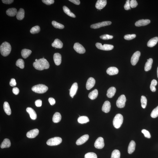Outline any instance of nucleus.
Here are the masks:
<instances>
[{
    "label": "nucleus",
    "mask_w": 158,
    "mask_h": 158,
    "mask_svg": "<svg viewBox=\"0 0 158 158\" xmlns=\"http://www.w3.org/2000/svg\"><path fill=\"white\" fill-rule=\"evenodd\" d=\"M151 116L153 118H156L158 116V106L152 111L151 114Z\"/></svg>",
    "instance_id": "37998d69"
},
{
    "label": "nucleus",
    "mask_w": 158,
    "mask_h": 158,
    "mask_svg": "<svg viewBox=\"0 0 158 158\" xmlns=\"http://www.w3.org/2000/svg\"><path fill=\"white\" fill-rule=\"evenodd\" d=\"M47 86L43 84H39L34 86L32 88V90L34 92L38 94H43L48 90Z\"/></svg>",
    "instance_id": "7ed1b4c3"
},
{
    "label": "nucleus",
    "mask_w": 158,
    "mask_h": 158,
    "mask_svg": "<svg viewBox=\"0 0 158 158\" xmlns=\"http://www.w3.org/2000/svg\"><path fill=\"white\" fill-rule=\"evenodd\" d=\"M123 115L120 114L116 115L113 119V123L114 127L116 128H120L123 124Z\"/></svg>",
    "instance_id": "20e7f679"
},
{
    "label": "nucleus",
    "mask_w": 158,
    "mask_h": 158,
    "mask_svg": "<svg viewBox=\"0 0 158 158\" xmlns=\"http://www.w3.org/2000/svg\"><path fill=\"white\" fill-rule=\"evenodd\" d=\"M111 24L112 22L110 21H105V22L92 24L91 26V28L94 29H98L101 27L110 25Z\"/></svg>",
    "instance_id": "6e6552de"
},
{
    "label": "nucleus",
    "mask_w": 158,
    "mask_h": 158,
    "mask_svg": "<svg viewBox=\"0 0 158 158\" xmlns=\"http://www.w3.org/2000/svg\"><path fill=\"white\" fill-rule=\"evenodd\" d=\"M62 141V139L60 137H55L48 140L47 144L50 146H55L61 144Z\"/></svg>",
    "instance_id": "39448f33"
},
{
    "label": "nucleus",
    "mask_w": 158,
    "mask_h": 158,
    "mask_svg": "<svg viewBox=\"0 0 158 158\" xmlns=\"http://www.w3.org/2000/svg\"><path fill=\"white\" fill-rule=\"evenodd\" d=\"M126 101V97L125 95H120L117 101V106L119 108H123L125 106Z\"/></svg>",
    "instance_id": "423d86ee"
},
{
    "label": "nucleus",
    "mask_w": 158,
    "mask_h": 158,
    "mask_svg": "<svg viewBox=\"0 0 158 158\" xmlns=\"http://www.w3.org/2000/svg\"><path fill=\"white\" fill-rule=\"evenodd\" d=\"M17 10L15 8H11L7 10L6 12V14L10 17H14L17 15Z\"/></svg>",
    "instance_id": "b1692460"
},
{
    "label": "nucleus",
    "mask_w": 158,
    "mask_h": 158,
    "mask_svg": "<svg viewBox=\"0 0 158 158\" xmlns=\"http://www.w3.org/2000/svg\"><path fill=\"white\" fill-rule=\"evenodd\" d=\"M110 108L111 104L110 102L108 101H105L102 106V111L105 113H108L110 111Z\"/></svg>",
    "instance_id": "aec40b11"
},
{
    "label": "nucleus",
    "mask_w": 158,
    "mask_h": 158,
    "mask_svg": "<svg viewBox=\"0 0 158 158\" xmlns=\"http://www.w3.org/2000/svg\"><path fill=\"white\" fill-rule=\"evenodd\" d=\"M89 136L88 135L85 134L83 135L76 141V145H80L84 144L89 139Z\"/></svg>",
    "instance_id": "ddd939ff"
},
{
    "label": "nucleus",
    "mask_w": 158,
    "mask_h": 158,
    "mask_svg": "<svg viewBox=\"0 0 158 158\" xmlns=\"http://www.w3.org/2000/svg\"><path fill=\"white\" fill-rule=\"evenodd\" d=\"M136 37V35L135 34H127L125 35L124 37V38L126 40H130L135 38Z\"/></svg>",
    "instance_id": "c03bdc74"
},
{
    "label": "nucleus",
    "mask_w": 158,
    "mask_h": 158,
    "mask_svg": "<svg viewBox=\"0 0 158 158\" xmlns=\"http://www.w3.org/2000/svg\"><path fill=\"white\" fill-rule=\"evenodd\" d=\"M84 158H97V156L95 153L89 152L85 155Z\"/></svg>",
    "instance_id": "79ce46f5"
},
{
    "label": "nucleus",
    "mask_w": 158,
    "mask_h": 158,
    "mask_svg": "<svg viewBox=\"0 0 158 158\" xmlns=\"http://www.w3.org/2000/svg\"><path fill=\"white\" fill-rule=\"evenodd\" d=\"M141 103L142 107L143 108H145L147 103V100L146 97L144 95L141 96Z\"/></svg>",
    "instance_id": "ea45409f"
},
{
    "label": "nucleus",
    "mask_w": 158,
    "mask_h": 158,
    "mask_svg": "<svg viewBox=\"0 0 158 158\" xmlns=\"http://www.w3.org/2000/svg\"><path fill=\"white\" fill-rule=\"evenodd\" d=\"M32 53L31 50L25 49L22 50L21 54L23 58L26 59Z\"/></svg>",
    "instance_id": "7c9ffc66"
},
{
    "label": "nucleus",
    "mask_w": 158,
    "mask_h": 158,
    "mask_svg": "<svg viewBox=\"0 0 158 158\" xmlns=\"http://www.w3.org/2000/svg\"><path fill=\"white\" fill-rule=\"evenodd\" d=\"M25 16V12L24 10L22 8H20L18 11L16 17L18 20H22L23 19Z\"/></svg>",
    "instance_id": "a878e982"
},
{
    "label": "nucleus",
    "mask_w": 158,
    "mask_h": 158,
    "mask_svg": "<svg viewBox=\"0 0 158 158\" xmlns=\"http://www.w3.org/2000/svg\"><path fill=\"white\" fill-rule=\"evenodd\" d=\"M13 0H2L3 3L6 4H10L14 1Z\"/></svg>",
    "instance_id": "6e6d98bb"
},
{
    "label": "nucleus",
    "mask_w": 158,
    "mask_h": 158,
    "mask_svg": "<svg viewBox=\"0 0 158 158\" xmlns=\"http://www.w3.org/2000/svg\"><path fill=\"white\" fill-rule=\"evenodd\" d=\"M69 1L77 5H79L80 3V1L79 0H69Z\"/></svg>",
    "instance_id": "4d7b16f0"
},
{
    "label": "nucleus",
    "mask_w": 158,
    "mask_h": 158,
    "mask_svg": "<svg viewBox=\"0 0 158 158\" xmlns=\"http://www.w3.org/2000/svg\"><path fill=\"white\" fill-rule=\"evenodd\" d=\"M39 133V130L36 128L28 131L27 133V136L29 138H35L38 135Z\"/></svg>",
    "instance_id": "dca6fc26"
},
{
    "label": "nucleus",
    "mask_w": 158,
    "mask_h": 158,
    "mask_svg": "<svg viewBox=\"0 0 158 158\" xmlns=\"http://www.w3.org/2000/svg\"><path fill=\"white\" fill-rule=\"evenodd\" d=\"M10 85L12 87L15 86L17 85V83H16V81L15 79H11L9 83Z\"/></svg>",
    "instance_id": "3c124183"
},
{
    "label": "nucleus",
    "mask_w": 158,
    "mask_h": 158,
    "mask_svg": "<svg viewBox=\"0 0 158 158\" xmlns=\"http://www.w3.org/2000/svg\"><path fill=\"white\" fill-rule=\"evenodd\" d=\"M140 55V52L139 51H136L133 54L131 57V60L132 65L134 66L136 64L139 60Z\"/></svg>",
    "instance_id": "1a4fd4ad"
},
{
    "label": "nucleus",
    "mask_w": 158,
    "mask_h": 158,
    "mask_svg": "<svg viewBox=\"0 0 158 158\" xmlns=\"http://www.w3.org/2000/svg\"><path fill=\"white\" fill-rule=\"evenodd\" d=\"M157 74L158 77V68H157Z\"/></svg>",
    "instance_id": "13d9d810"
},
{
    "label": "nucleus",
    "mask_w": 158,
    "mask_h": 158,
    "mask_svg": "<svg viewBox=\"0 0 158 158\" xmlns=\"http://www.w3.org/2000/svg\"><path fill=\"white\" fill-rule=\"evenodd\" d=\"M11 143L9 139L6 138L1 143L0 147L1 149H4L5 148H9L11 146Z\"/></svg>",
    "instance_id": "c756f323"
},
{
    "label": "nucleus",
    "mask_w": 158,
    "mask_h": 158,
    "mask_svg": "<svg viewBox=\"0 0 158 158\" xmlns=\"http://www.w3.org/2000/svg\"><path fill=\"white\" fill-rule=\"evenodd\" d=\"M106 71L107 74L110 75H114L118 74L119 70L115 67H110L107 69Z\"/></svg>",
    "instance_id": "412c9836"
},
{
    "label": "nucleus",
    "mask_w": 158,
    "mask_h": 158,
    "mask_svg": "<svg viewBox=\"0 0 158 158\" xmlns=\"http://www.w3.org/2000/svg\"><path fill=\"white\" fill-rule=\"evenodd\" d=\"M3 108L4 111L6 114L10 115L11 114V110L8 103L7 102H4L3 105Z\"/></svg>",
    "instance_id": "c85d7f7f"
},
{
    "label": "nucleus",
    "mask_w": 158,
    "mask_h": 158,
    "mask_svg": "<svg viewBox=\"0 0 158 158\" xmlns=\"http://www.w3.org/2000/svg\"><path fill=\"white\" fill-rule=\"evenodd\" d=\"M153 62V60L152 58H150L147 60L145 65L144 69L145 71H147L150 70L152 67Z\"/></svg>",
    "instance_id": "cd10ccee"
},
{
    "label": "nucleus",
    "mask_w": 158,
    "mask_h": 158,
    "mask_svg": "<svg viewBox=\"0 0 158 158\" xmlns=\"http://www.w3.org/2000/svg\"><path fill=\"white\" fill-rule=\"evenodd\" d=\"M136 147V143L133 141L130 142L128 147V153L129 154H131L135 151Z\"/></svg>",
    "instance_id": "bb28decb"
},
{
    "label": "nucleus",
    "mask_w": 158,
    "mask_h": 158,
    "mask_svg": "<svg viewBox=\"0 0 158 158\" xmlns=\"http://www.w3.org/2000/svg\"><path fill=\"white\" fill-rule=\"evenodd\" d=\"M40 27L38 26H36L32 28L31 29L30 32L32 34H35L38 33L40 32Z\"/></svg>",
    "instance_id": "a19ab883"
},
{
    "label": "nucleus",
    "mask_w": 158,
    "mask_h": 158,
    "mask_svg": "<svg viewBox=\"0 0 158 158\" xmlns=\"http://www.w3.org/2000/svg\"><path fill=\"white\" fill-rule=\"evenodd\" d=\"M98 95V92L97 89H95L89 94V97L91 100H94L95 99Z\"/></svg>",
    "instance_id": "473e14b6"
},
{
    "label": "nucleus",
    "mask_w": 158,
    "mask_h": 158,
    "mask_svg": "<svg viewBox=\"0 0 158 158\" xmlns=\"http://www.w3.org/2000/svg\"><path fill=\"white\" fill-rule=\"evenodd\" d=\"M42 2L47 5H50L53 4L55 1L54 0H42Z\"/></svg>",
    "instance_id": "09e8293b"
},
{
    "label": "nucleus",
    "mask_w": 158,
    "mask_h": 158,
    "mask_svg": "<svg viewBox=\"0 0 158 158\" xmlns=\"http://www.w3.org/2000/svg\"><path fill=\"white\" fill-rule=\"evenodd\" d=\"M150 21L149 19H141L135 23V25L137 27L146 26L150 23Z\"/></svg>",
    "instance_id": "f3484780"
},
{
    "label": "nucleus",
    "mask_w": 158,
    "mask_h": 158,
    "mask_svg": "<svg viewBox=\"0 0 158 158\" xmlns=\"http://www.w3.org/2000/svg\"><path fill=\"white\" fill-rule=\"evenodd\" d=\"M78 89V84L77 83H75L73 84L70 89V96L73 98L77 92Z\"/></svg>",
    "instance_id": "4468645a"
},
{
    "label": "nucleus",
    "mask_w": 158,
    "mask_h": 158,
    "mask_svg": "<svg viewBox=\"0 0 158 158\" xmlns=\"http://www.w3.org/2000/svg\"><path fill=\"white\" fill-rule=\"evenodd\" d=\"M35 105L37 107L41 106L42 105V101L40 100H37L35 102Z\"/></svg>",
    "instance_id": "864d4df0"
},
{
    "label": "nucleus",
    "mask_w": 158,
    "mask_h": 158,
    "mask_svg": "<svg viewBox=\"0 0 158 158\" xmlns=\"http://www.w3.org/2000/svg\"><path fill=\"white\" fill-rule=\"evenodd\" d=\"M74 48L77 53L81 54H84L86 52V50L84 47L79 43H75Z\"/></svg>",
    "instance_id": "9b49d317"
},
{
    "label": "nucleus",
    "mask_w": 158,
    "mask_h": 158,
    "mask_svg": "<svg viewBox=\"0 0 158 158\" xmlns=\"http://www.w3.org/2000/svg\"><path fill=\"white\" fill-rule=\"evenodd\" d=\"M12 92L15 95L18 94L19 92V89L17 87H14L13 89Z\"/></svg>",
    "instance_id": "5fc2aeb1"
},
{
    "label": "nucleus",
    "mask_w": 158,
    "mask_h": 158,
    "mask_svg": "<svg viewBox=\"0 0 158 158\" xmlns=\"http://www.w3.org/2000/svg\"><path fill=\"white\" fill-rule=\"evenodd\" d=\"M116 92V89L114 87L110 88L107 91V97L110 98L113 97L115 95Z\"/></svg>",
    "instance_id": "5701e85b"
},
{
    "label": "nucleus",
    "mask_w": 158,
    "mask_h": 158,
    "mask_svg": "<svg viewBox=\"0 0 158 158\" xmlns=\"http://www.w3.org/2000/svg\"><path fill=\"white\" fill-rule=\"evenodd\" d=\"M52 47L57 48L61 49L63 48V44L61 41L58 39H56L52 44Z\"/></svg>",
    "instance_id": "4be33fe9"
},
{
    "label": "nucleus",
    "mask_w": 158,
    "mask_h": 158,
    "mask_svg": "<svg viewBox=\"0 0 158 158\" xmlns=\"http://www.w3.org/2000/svg\"><path fill=\"white\" fill-rule=\"evenodd\" d=\"M157 84V81L155 79L151 81L150 88L151 90L153 92H155L156 91V86Z\"/></svg>",
    "instance_id": "c9c22d12"
},
{
    "label": "nucleus",
    "mask_w": 158,
    "mask_h": 158,
    "mask_svg": "<svg viewBox=\"0 0 158 158\" xmlns=\"http://www.w3.org/2000/svg\"><path fill=\"white\" fill-rule=\"evenodd\" d=\"M100 38L104 40L111 39L113 38V36L108 34H105L101 35Z\"/></svg>",
    "instance_id": "a18cd8bd"
},
{
    "label": "nucleus",
    "mask_w": 158,
    "mask_h": 158,
    "mask_svg": "<svg viewBox=\"0 0 158 158\" xmlns=\"http://www.w3.org/2000/svg\"><path fill=\"white\" fill-rule=\"evenodd\" d=\"M105 146L104 144V139L102 137H99L96 140L94 146L97 149H102Z\"/></svg>",
    "instance_id": "9d476101"
},
{
    "label": "nucleus",
    "mask_w": 158,
    "mask_h": 158,
    "mask_svg": "<svg viewBox=\"0 0 158 158\" xmlns=\"http://www.w3.org/2000/svg\"><path fill=\"white\" fill-rule=\"evenodd\" d=\"M95 45L97 48L99 49L106 51L111 50L114 48L113 45L107 44H105L103 45H102L101 43H97Z\"/></svg>",
    "instance_id": "0eeeda50"
},
{
    "label": "nucleus",
    "mask_w": 158,
    "mask_h": 158,
    "mask_svg": "<svg viewBox=\"0 0 158 158\" xmlns=\"http://www.w3.org/2000/svg\"><path fill=\"white\" fill-rule=\"evenodd\" d=\"M95 83V79L93 78L90 77L88 79L86 84V88L88 90H90L93 87Z\"/></svg>",
    "instance_id": "f8f14e48"
},
{
    "label": "nucleus",
    "mask_w": 158,
    "mask_h": 158,
    "mask_svg": "<svg viewBox=\"0 0 158 158\" xmlns=\"http://www.w3.org/2000/svg\"><path fill=\"white\" fill-rule=\"evenodd\" d=\"M130 7L132 8L136 7L138 5L137 1L135 0H131L130 1Z\"/></svg>",
    "instance_id": "de8ad7c7"
},
{
    "label": "nucleus",
    "mask_w": 158,
    "mask_h": 158,
    "mask_svg": "<svg viewBox=\"0 0 158 158\" xmlns=\"http://www.w3.org/2000/svg\"><path fill=\"white\" fill-rule=\"evenodd\" d=\"M158 41V37H156L151 38L150 40L147 44L148 47H153L155 46Z\"/></svg>",
    "instance_id": "393cba45"
},
{
    "label": "nucleus",
    "mask_w": 158,
    "mask_h": 158,
    "mask_svg": "<svg viewBox=\"0 0 158 158\" xmlns=\"http://www.w3.org/2000/svg\"><path fill=\"white\" fill-rule=\"evenodd\" d=\"M48 101L50 105H53L55 103L56 101L55 99L53 97H50L48 99Z\"/></svg>",
    "instance_id": "603ef678"
},
{
    "label": "nucleus",
    "mask_w": 158,
    "mask_h": 158,
    "mask_svg": "<svg viewBox=\"0 0 158 158\" xmlns=\"http://www.w3.org/2000/svg\"><path fill=\"white\" fill-rule=\"evenodd\" d=\"M141 132L144 134L145 137L148 138H150L151 137L150 133L147 130L143 129L142 130Z\"/></svg>",
    "instance_id": "49530a36"
},
{
    "label": "nucleus",
    "mask_w": 158,
    "mask_h": 158,
    "mask_svg": "<svg viewBox=\"0 0 158 158\" xmlns=\"http://www.w3.org/2000/svg\"><path fill=\"white\" fill-rule=\"evenodd\" d=\"M120 153L118 150H115L112 152L111 158H120Z\"/></svg>",
    "instance_id": "e433bc0d"
},
{
    "label": "nucleus",
    "mask_w": 158,
    "mask_h": 158,
    "mask_svg": "<svg viewBox=\"0 0 158 158\" xmlns=\"http://www.w3.org/2000/svg\"><path fill=\"white\" fill-rule=\"evenodd\" d=\"M89 121V119L87 116H80L78 119V123L81 124L86 123Z\"/></svg>",
    "instance_id": "72a5a7b5"
},
{
    "label": "nucleus",
    "mask_w": 158,
    "mask_h": 158,
    "mask_svg": "<svg viewBox=\"0 0 158 158\" xmlns=\"http://www.w3.org/2000/svg\"><path fill=\"white\" fill-rule=\"evenodd\" d=\"M33 66L36 69L41 71L48 69L49 68L50 64L46 59L43 58L34 62L33 63Z\"/></svg>",
    "instance_id": "f257e3e1"
},
{
    "label": "nucleus",
    "mask_w": 158,
    "mask_h": 158,
    "mask_svg": "<svg viewBox=\"0 0 158 158\" xmlns=\"http://www.w3.org/2000/svg\"><path fill=\"white\" fill-rule=\"evenodd\" d=\"M11 45L7 42L3 43L0 46V51L1 55L4 57H6L10 53L11 51Z\"/></svg>",
    "instance_id": "f03ea898"
},
{
    "label": "nucleus",
    "mask_w": 158,
    "mask_h": 158,
    "mask_svg": "<svg viewBox=\"0 0 158 158\" xmlns=\"http://www.w3.org/2000/svg\"><path fill=\"white\" fill-rule=\"evenodd\" d=\"M37 60H37V59H36V60H35V62H36V61H37Z\"/></svg>",
    "instance_id": "bf43d9fd"
},
{
    "label": "nucleus",
    "mask_w": 158,
    "mask_h": 158,
    "mask_svg": "<svg viewBox=\"0 0 158 158\" xmlns=\"http://www.w3.org/2000/svg\"><path fill=\"white\" fill-rule=\"evenodd\" d=\"M61 115L59 112H56L54 115L53 118V121L54 123H57L61 121Z\"/></svg>",
    "instance_id": "2f4dec72"
},
{
    "label": "nucleus",
    "mask_w": 158,
    "mask_h": 158,
    "mask_svg": "<svg viewBox=\"0 0 158 158\" xmlns=\"http://www.w3.org/2000/svg\"><path fill=\"white\" fill-rule=\"evenodd\" d=\"M16 65L21 69H23L24 67V62L22 59H19L16 63Z\"/></svg>",
    "instance_id": "58836bf2"
},
{
    "label": "nucleus",
    "mask_w": 158,
    "mask_h": 158,
    "mask_svg": "<svg viewBox=\"0 0 158 158\" xmlns=\"http://www.w3.org/2000/svg\"><path fill=\"white\" fill-rule=\"evenodd\" d=\"M63 12H64L65 13L70 16V17L73 18L76 17V16L75 15L74 13H73L71 12L70 9L66 6H63Z\"/></svg>",
    "instance_id": "f704fd0d"
},
{
    "label": "nucleus",
    "mask_w": 158,
    "mask_h": 158,
    "mask_svg": "<svg viewBox=\"0 0 158 158\" xmlns=\"http://www.w3.org/2000/svg\"><path fill=\"white\" fill-rule=\"evenodd\" d=\"M53 59L55 63L57 65H59L61 64L62 62V56L60 53H57L54 55Z\"/></svg>",
    "instance_id": "a211bd4d"
},
{
    "label": "nucleus",
    "mask_w": 158,
    "mask_h": 158,
    "mask_svg": "<svg viewBox=\"0 0 158 158\" xmlns=\"http://www.w3.org/2000/svg\"><path fill=\"white\" fill-rule=\"evenodd\" d=\"M107 4L106 0H98L95 4V7L98 9H101L105 7Z\"/></svg>",
    "instance_id": "2eb2a0df"
},
{
    "label": "nucleus",
    "mask_w": 158,
    "mask_h": 158,
    "mask_svg": "<svg viewBox=\"0 0 158 158\" xmlns=\"http://www.w3.org/2000/svg\"><path fill=\"white\" fill-rule=\"evenodd\" d=\"M26 111L30 115V118L32 120H35L37 118L36 113L33 109L30 107H27Z\"/></svg>",
    "instance_id": "6ab92c4d"
},
{
    "label": "nucleus",
    "mask_w": 158,
    "mask_h": 158,
    "mask_svg": "<svg viewBox=\"0 0 158 158\" xmlns=\"http://www.w3.org/2000/svg\"><path fill=\"white\" fill-rule=\"evenodd\" d=\"M52 24L55 28L60 29H62L64 28V27L63 24L58 23L55 21L52 22Z\"/></svg>",
    "instance_id": "4c0bfd02"
},
{
    "label": "nucleus",
    "mask_w": 158,
    "mask_h": 158,
    "mask_svg": "<svg viewBox=\"0 0 158 158\" xmlns=\"http://www.w3.org/2000/svg\"><path fill=\"white\" fill-rule=\"evenodd\" d=\"M130 0H127L126 1V3L124 7L125 9L126 10H128L131 9V8H130Z\"/></svg>",
    "instance_id": "8fccbe9b"
}]
</instances>
